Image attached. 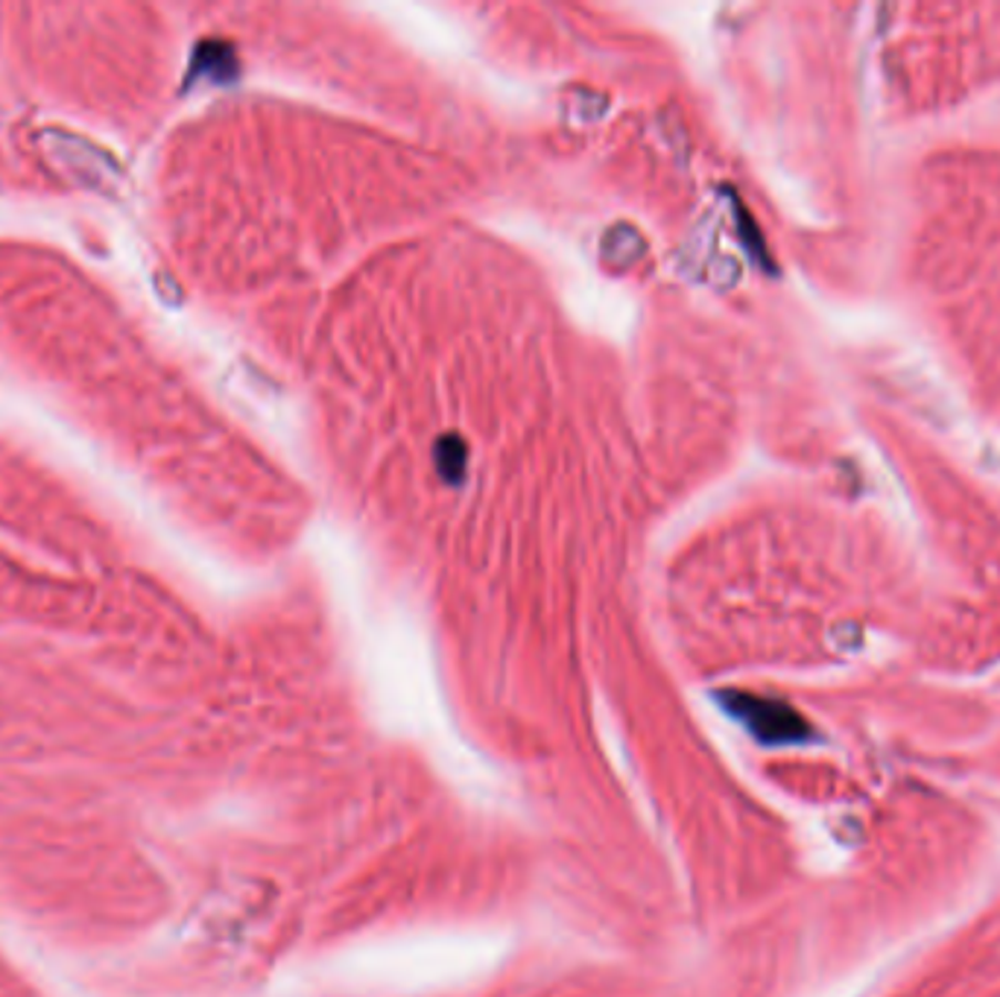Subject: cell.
<instances>
[{
  "label": "cell",
  "mask_w": 1000,
  "mask_h": 997,
  "mask_svg": "<svg viewBox=\"0 0 1000 997\" xmlns=\"http://www.w3.org/2000/svg\"><path fill=\"white\" fill-rule=\"evenodd\" d=\"M439 466H442V471H448V475H451V468L457 475L466 468V448H462V442L457 439L442 442V448H439Z\"/></svg>",
  "instance_id": "obj_2"
},
{
  "label": "cell",
  "mask_w": 1000,
  "mask_h": 997,
  "mask_svg": "<svg viewBox=\"0 0 1000 997\" xmlns=\"http://www.w3.org/2000/svg\"><path fill=\"white\" fill-rule=\"evenodd\" d=\"M726 708L735 719L752 731L763 744H802L811 735V728L793 708L775 699H763L752 694H729Z\"/></svg>",
  "instance_id": "obj_1"
}]
</instances>
